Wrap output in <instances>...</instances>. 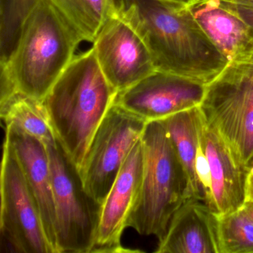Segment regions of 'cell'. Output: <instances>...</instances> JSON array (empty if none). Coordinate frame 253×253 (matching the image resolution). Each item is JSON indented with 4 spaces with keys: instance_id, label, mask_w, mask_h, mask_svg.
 <instances>
[{
    "instance_id": "1",
    "label": "cell",
    "mask_w": 253,
    "mask_h": 253,
    "mask_svg": "<svg viewBox=\"0 0 253 253\" xmlns=\"http://www.w3.org/2000/svg\"><path fill=\"white\" fill-rule=\"evenodd\" d=\"M118 11L143 38L156 71L207 85L229 61L211 42L189 8L158 0H116Z\"/></svg>"
},
{
    "instance_id": "2",
    "label": "cell",
    "mask_w": 253,
    "mask_h": 253,
    "mask_svg": "<svg viewBox=\"0 0 253 253\" xmlns=\"http://www.w3.org/2000/svg\"><path fill=\"white\" fill-rule=\"evenodd\" d=\"M83 42L48 0H39L23 23L17 44L1 63V90L43 101Z\"/></svg>"
},
{
    "instance_id": "3",
    "label": "cell",
    "mask_w": 253,
    "mask_h": 253,
    "mask_svg": "<svg viewBox=\"0 0 253 253\" xmlns=\"http://www.w3.org/2000/svg\"><path fill=\"white\" fill-rule=\"evenodd\" d=\"M117 94L92 46L75 56L44 99L57 140L78 169Z\"/></svg>"
},
{
    "instance_id": "4",
    "label": "cell",
    "mask_w": 253,
    "mask_h": 253,
    "mask_svg": "<svg viewBox=\"0 0 253 253\" xmlns=\"http://www.w3.org/2000/svg\"><path fill=\"white\" fill-rule=\"evenodd\" d=\"M141 142L143 180L127 227L161 241L173 214L188 198L186 174L161 120L147 122Z\"/></svg>"
},
{
    "instance_id": "5",
    "label": "cell",
    "mask_w": 253,
    "mask_h": 253,
    "mask_svg": "<svg viewBox=\"0 0 253 253\" xmlns=\"http://www.w3.org/2000/svg\"><path fill=\"white\" fill-rule=\"evenodd\" d=\"M207 125L247 169L253 154V55L227 66L206 85L199 106Z\"/></svg>"
},
{
    "instance_id": "6",
    "label": "cell",
    "mask_w": 253,
    "mask_h": 253,
    "mask_svg": "<svg viewBox=\"0 0 253 253\" xmlns=\"http://www.w3.org/2000/svg\"><path fill=\"white\" fill-rule=\"evenodd\" d=\"M46 147L55 204L57 253H92L102 206L87 193L79 169L60 141Z\"/></svg>"
},
{
    "instance_id": "7",
    "label": "cell",
    "mask_w": 253,
    "mask_h": 253,
    "mask_svg": "<svg viewBox=\"0 0 253 253\" xmlns=\"http://www.w3.org/2000/svg\"><path fill=\"white\" fill-rule=\"evenodd\" d=\"M0 232L2 252L54 253L36 200L6 138L1 168Z\"/></svg>"
},
{
    "instance_id": "8",
    "label": "cell",
    "mask_w": 253,
    "mask_h": 253,
    "mask_svg": "<svg viewBox=\"0 0 253 253\" xmlns=\"http://www.w3.org/2000/svg\"><path fill=\"white\" fill-rule=\"evenodd\" d=\"M146 124L113 103L94 133L79 171L87 193L100 205L131 149L141 139Z\"/></svg>"
},
{
    "instance_id": "9",
    "label": "cell",
    "mask_w": 253,
    "mask_h": 253,
    "mask_svg": "<svg viewBox=\"0 0 253 253\" xmlns=\"http://www.w3.org/2000/svg\"><path fill=\"white\" fill-rule=\"evenodd\" d=\"M99 65L118 92L156 71L147 45L118 8L93 42Z\"/></svg>"
},
{
    "instance_id": "10",
    "label": "cell",
    "mask_w": 253,
    "mask_h": 253,
    "mask_svg": "<svg viewBox=\"0 0 253 253\" xmlns=\"http://www.w3.org/2000/svg\"><path fill=\"white\" fill-rule=\"evenodd\" d=\"M205 91L204 84L155 71L133 86L118 92L114 103L149 122L199 106Z\"/></svg>"
},
{
    "instance_id": "11",
    "label": "cell",
    "mask_w": 253,
    "mask_h": 253,
    "mask_svg": "<svg viewBox=\"0 0 253 253\" xmlns=\"http://www.w3.org/2000/svg\"><path fill=\"white\" fill-rule=\"evenodd\" d=\"M143 174V149L140 139L127 157L102 205L92 253L131 251L121 246V239L140 192Z\"/></svg>"
},
{
    "instance_id": "12",
    "label": "cell",
    "mask_w": 253,
    "mask_h": 253,
    "mask_svg": "<svg viewBox=\"0 0 253 253\" xmlns=\"http://www.w3.org/2000/svg\"><path fill=\"white\" fill-rule=\"evenodd\" d=\"M5 138L12 146L36 200L48 242L54 253H57L55 204L46 146L13 125L5 126Z\"/></svg>"
},
{
    "instance_id": "13",
    "label": "cell",
    "mask_w": 253,
    "mask_h": 253,
    "mask_svg": "<svg viewBox=\"0 0 253 253\" xmlns=\"http://www.w3.org/2000/svg\"><path fill=\"white\" fill-rule=\"evenodd\" d=\"M158 253H219L217 217L203 200L187 198L173 214Z\"/></svg>"
},
{
    "instance_id": "14",
    "label": "cell",
    "mask_w": 253,
    "mask_h": 253,
    "mask_svg": "<svg viewBox=\"0 0 253 253\" xmlns=\"http://www.w3.org/2000/svg\"><path fill=\"white\" fill-rule=\"evenodd\" d=\"M201 137L211 170V210L219 216L239 210L246 201L248 169L235 159L223 139L204 118Z\"/></svg>"
},
{
    "instance_id": "15",
    "label": "cell",
    "mask_w": 253,
    "mask_h": 253,
    "mask_svg": "<svg viewBox=\"0 0 253 253\" xmlns=\"http://www.w3.org/2000/svg\"><path fill=\"white\" fill-rule=\"evenodd\" d=\"M209 39L229 62L253 55V38L247 23L223 0H198L189 7Z\"/></svg>"
},
{
    "instance_id": "16",
    "label": "cell",
    "mask_w": 253,
    "mask_h": 253,
    "mask_svg": "<svg viewBox=\"0 0 253 253\" xmlns=\"http://www.w3.org/2000/svg\"><path fill=\"white\" fill-rule=\"evenodd\" d=\"M174 144L186 174L187 198L200 196L195 161L201 139L204 117L199 106L161 120Z\"/></svg>"
},
{
    "instance_id": "17",
    "label": "cell",
    "mask_w": 253,
    "mask_h": 253,
    "mask_svg": "<svg viewBox=\"0 0 253 253\" xmlns=\"http://www.w3.org/2000/svg\"><path fill=\"white\" fill-rule=\"evenodd\" d=\"M0 116L5 126H14L46 146L57 142V137L43 101L15 91L0 100Z\"/></svg>"
},
{
    "instance_id": "18",
    "label": "cell",
    "mask_w": 253,
    "mask_h": 253,
    "mask_svg": "<svg viewBox=\"0 0 253 253\" xmlns=\"http://www.w3.org/2000/svg\"><path fill=\"white\" fill-rule=\"evenodd\" d=\"M83 41L94 42L117 9L116 0H48Z\"/></svg>"
},
{
    "instance_id": "19",
    "label": "cell",
    "mask_w": 253,
    "mask_h": 253,
    "mask_svg": "<svg viewBox=\"0 0 253 253\" xmlns=\"http://www.w3.org/2000/svg\"><path fill=\"white\" fill-rule=\"evenodd\" d=\"M217 217L219 253H253V223L243 207Z\"/></svg>"
},
{
    "instance_id": "20",
    "label": "cell",
    "mask_w": 253,
    "mask_h": 253,
    "mask_svg": "<svg viewBox=\"0 0 253 253\" xmlns=\"http://www.w3.org/2000/svg\"><path fill=\"white\" fill-rule=\"evenodd\" d=\"M39 0H1V63L8 60L20 36L22 26Z\"/></svg>"
},
{
    "instance_id": "21",
    "label": "cell",
    "mask_w": 253,
    "mask_h": 253,
    "mask_svg": "<svg viewBox=\"0 0 253 253\" xmlns=\"http://www.w3.org/2000/svg\"><path fill=\"white\" fill-rule=\"evenodd\" d=\"M229 5L232 9L247 23L253 38V8L238 6L230 3H229Z\"/></svg>"
},
{
    "instance_id": "22",
    "label": "cell",
    "mask_w": 253,
    "mask_h": 253,
    "mask_svg": "<svg viewBox=\"0 0 253 253\" xmlns=\"http://www.w3.org/2000/svg\"><path fill=\"white\" fill-rule=\"evenodd\" d=\"M159 2L180 7V8H189L191 5L198 2V0H158Z\"/></svg>"
},
{
    "instance_id": "23",
    "label": "cell",
    "mask_w": 253,
    "mask_h": 253,
    "mask_svg": "<svg viewBox=\"0 0 253 253\" xmlns=\"http://www.w3.org/2000/svg\"><path fill=\"white\" fill-rule=\"evenodd\" d=\"M253 203V171H250L247 175L246 185V201Z\"/></svg>"
},
{
    "instance_id": "24",
    "label": "cell",
    "mask_w": 253,
    "mask_h": 253,
    "mask_svg": "<svg viewBox=\"0 0 253 253\" xmlns=\"http://www.w3.org/2000/svg\"><path fill=\"white\" fill-rule=\"evenodd\" d=\"M228 3L246 8H253V0H223Z\"/></svg>"
},
{
    "instance_id": "25",
    "label": "cell",
    "mask_w": 253,
    "mask_h": 253,
    "mask_svg": "<svg viewBox=\"0 0 253 253\" xmlns=\"http://www.w3.org/2000/svg\"><path fill=\"white\" fill-rule=\"evenodd\" d=\"M242 207L253 223V203L250 202V201H245Z\"/></svg>"
},
{
    "instance_id": "26",
    "label": "cell",
    "mask_w": 253,
    "mask_h": 253,
    "mask_svg": "<svg viewBox=\"0 0 253 253\" xmlns=\"http://www.w3.org/2000/svg\"><path fill=\"white\" fill-rule=\"evenodd\" d=\"M247 169H248L249 171H253V154L252 155L251 158H250V161H249L248 164H247Z\"/></svg>"
}]
</instances>
